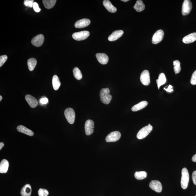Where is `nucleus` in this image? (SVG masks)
<instances>
[{
  "instance_id": "1",
  "label": "nucleus",
  "mask_w": 196,
  "mask_h": 196,
  "mask_svg": "<svg viewBox=\"0 0 196 196\" xmlns=\"http://www.w3.org/2000/svg\"><path fill=\"white\" fill-rule=\"evenodd\" d=\"M110 90L108 88H102L100 92V100L105 104H108L112 99V96L109 94Z\"/></svg>"
},
{
  "instance_id": "2",
  "label": "nucleus",
  "mask_w": 196,
  "mask_h": 196,
  "mask_svg": "<svg viewBox=\"0 0 196 196\" xmlns=\"http://www.w3.org/2000/svg\"><path fill=\"white\" fill-rule=\"evenodd\" d=\"M189 180V175L187 169L183 168L182 170V177L181 179V186L182 189H186L187 187Z\"/></svg>"
},
{
  "instance_id": "3",
  "label": "nucleus",
  "mask_w": 196,
  "mask_h": 196,
  "mask_svg": "<svg viewBox=\"0 0 196 196\" xmlns=\"http://www.w3.org/2000/svg\"><path fill=\"white\" fill-rule=\"evenodd\" d=\"M64 115L69 123L71 124L74 123L75 119V113L72 108H68L66 109L64 111Z\"/></svg>"
},
{
  "instance_id": "4",
  "label": "nucleus",
  "mask_w": 196,
  "mask_h": 196,
  "mask_svg": "<svg viewBox=\"0 0 196 196\" xmlns=\"http://www.w3.org/2000/svg\"><path fill=\"white\" fill-rule=\"evenodd\" d=\"M153 129L152 126H146L144 127L141 129L138 133L137 137L139 140L144 138L148 134H149Z\"/></svg>"
},
{
  "instance_id": "5",
  "label": "nucleus",
  "mask_w": 196,
  "mask_h": 196,
  "mask_svg": "<svg viewBox=\"0 0 196 196\" xmlns=\"http://www.w3.org/2000/svg\"><path fill=\"white\" fill-rule=\"evenodd\" d=\"M89 32L87 31H84L77 33H75L72 35L73 39L76 40L81 41L84 40L89 36Z\"/></svg>"
},
{
  "instance_id": "6",
  "label": "nucleus",
  "mask_w": 196,
  "mask_h": 196,
  "mask_svg": "<svg viewBox=\"0 0 196 196\" xmlns=\"http://www.w3.org/2000/svg\"><path fill=\"white\" fill-rule=\"evenodd\" d=\"M192 9V4L190 0H185L182 4V13L184 16L189 14Z\"/></svg>"
},
{
  "instance_id": "7",
  "label": "nucleus",
  "mask_w": 196,
  "mask_h": 196,
  "mask_svg": "<svg viewBox=\"0 0 196 196\" xmlns=\"http://www.w3.org/2000/svg\"><path fill=\"white\" fill-rule=\"evenodd\" d=\"M121 137V134L119 131H114L109 133L106 138L107 142H115L119 140Z\"/></svg>"
},
{
  "instance_id": "8",
  "label": "nucleus",
  "mask_w": 196,
  "mask_h": 196,
  "mask_svg": "<svg viewBox=\"0 0 196 196\" xmlns=\"http://www.w3.org/2000/svg\"><path fill=\"white\" fill-rule=\"evenodd\" d=\"M164 33L163 30H159L156 31L153 36L152 42L153 44H156L161 42L163 39Z\"/></svg>"
},
{
  "instance_id": "9",
  "label": "nucleus",
  "mask_w": 196,
  "mask_h": 196,
  "mask_svg": "<svg viewBox=\"0 0 196 196\" xmlns=\"http://www.w3.org/2000/svg\"><path fill=\"white\" fill-rule=\"evenodd\" d=\"M94 122L91 119H88L86 121L85 125V130L86 134L87 136L91 135L94 131Z\"/></svg>"
},
{
  "instance_id": "10",
  "label": "nucleus",
  "mask_w": 196,
  "mask_h": 196,
  "mask_svg": "<svg viewBox=\"0 0 196 196\" xmlns=\"http://www.w3.org/2000/svg\"><path fill=\"white\" fill-rule=\"evenodd\" d=\"M140 81L143 85L147 86L150 83V77L149 72L148 70H144L142 72L140 76Z\"/></svg>"
},
{
  "instance_id": "11",
  "label": "nucleus",
  "mask_w": 196,
  "mask_h": 196,
  "mask_svg": "<svg viewBox=\"0 0 196 196\" xmlns=\"http://www.w3.org/2000/svg\"><path fill=\"white\" fill-rule=\"evenodd\" d=\"M150 187L157 192H160L162 190L161 183L157 180H152L149 184Z\"/></svg>"
},
{
  "instance_id": "12",
  "label": "nucleus",
  "mask_w": 196,
  "mask_h": 196,
  "mask_svg": "<svg viewBox=\"0 0 196 196\" xmlns=\"http://www.w3.org/2000/svg\"><path fill=\"white\" fill-rule=\"evenodd\" d=\"M44 40V35L39 34L34 37L31 40L32 44L35 47H39L42 45Z\"/></svg>"
},
{
  "instance_id": "13",
  "label": "nucleus",
  "mask_w": 196,
  "mask_h": 196,
  "mask_svg": "<svg viewBox=\"0 0 196 196\" xmlns=\"http://www.w3.org/2000/svg\"><path fill=\"white\" fill-rule=\"evenodd\" d=\"M91 23V21L88 19H83L76 21L75 27L76 28H83L88 26Z\"/></svg>"
},
{
  "instance_id": "14",
  "label": "nucleus",
  "mask_w": 196,
  "mask_h": 196,
  "mask_svg": "<svg viewBox=\"0 0 196 196\" xmlns=\"http://www.w3.org/2000/svg\"><path fill=\"white\" fill-rule=\"evenodd\" d=\"M25 99L29 105L32 108H35L37 106L38 102L36 98L30 94H27L25 96Z\"/></svg>"
},
{
  "instance_id": "15",
  "label": "nucleus",
  "mask_w": 196,
  "mask_h": 196,
  "mask_svg": "<svg viewBox=\"0 0 196 196\" xmlns=\"http://www.w3.org/2000/svg\"><path fill=\"white\" fill-rule=\"evenodd\" d=\"M124 31L122 30L116 31L113 32L108 38V40L111 42L115 41L118 39L122 36L124 34Z\"/></svg>"
},
{
  "instance_id": "16",
  "label": "nucleus",
  "mask_w": 196,
  "mask_h": 196,
  "mask_svg": "<svg viewBox=\"0 0 196 196\" xmlns=\"http://www.w3.org/2000/svg\"><path fill=\"white\" fill-rule=\"evenodd\" d=\"M96 57L98 62L100 64L105 65L108 63L109 58L105 53H97L96 54Z\"/></svg>"
},
{
  "instance_id": "17",
  "label": "nucleus",
  "mask_w": 196,
  "mask_h": 196,
  "mask_svg": "<svg viewBox=\"0 0 196 196\" xmlns=\"http://www.w3.org/2000/svg\"><path fill=\"white\" fill-rule=\"evenodd\" d=\"M103 4L107 10L111 13H115L117 11V9L113 5L111 1L108 0L103 1Z\"/></svg>"
},
{
  "instance_id": "18",
  "label": "nucleus",
  "mask_w": 196,
  "mask_h": 196,
  "mask_svg": "<svg viewBox=\"0 0 196 196\" xmlns=\"http://www.w3.org/2000/svg\"><path fill=\"white\" fill-rule=\"evenodd\" d=\"M196 40V33H192L185 36L182 40L184 43L189 44Z\"/></svg>"
},
{
  "instance_id": "19",
  "label": "nucleus",
  "mask_w": 196,
  "mask_h": 196,
  "mask_svg": "<svg viewBox=\"0 0 196 196\" xmlns=\"http://www.w3.org/2000/svg\"><path fill=\"white\" fill-rule=\"evenodd\" d=\"M32 192L31 187L29 184H26L23 187L21 191V196H30Z\"/></svg>"
},
{
  "instance_id": "20",
  "label": "nucleus",
  "mask_w": 196,
  "mask_h": 196,
  "mask_svg": "<svg viewBox=\"0 0 196 196\" xmlns=\"http://www.w3.org/2000/svg\"><path fill=\"white\" fill-rule=\"evenodd\" d=\"M9 167L8 161L6 159H4L0 163V173H6L7 172Z\"/></svg>"
},
{
  "instance_id": "21",
  "label": "nucleus",
  "mask_w": 196,
  "mask_h": 196,
  "mask_svg": "<svg viewBox=\"0 0 196 196\" xmlns=\"http://www.w3.org/2000/svg\"><path fill=\"white\" fill-rule=\"evenodd\" d=\"M17 130L19 132L24 133L29 136H33L34 135V133L33 131L23 125L18 126L17 128Z\"/></svg>"
},
{
  "instance_id": "22",
  "label": "nucleus",
  "mask_w": 196,
  "mask_h": 196,
  "mask_svg": "<svg viewBox=\"0 0 196 196\" xmlns=\"http://www.w3.org/2000/svg\"><path fill=\"white\" fill-rule=\"evenodd\" d=\"M148 104L146 101H143L135 105L131 108V110L133 111H136L143 109Z\"/></svg>"
},
{
  "instance_id": "23",
  "label": "nucleus",
  "mask_w": 196,
  "mask_h": 196,
  "mask_svg": "<svg viewBox=\"0 0 196 196\" xmlns=\"http://www.w3.org/2000/svg\"><path fill=\"white\" fill-rule=\"evenodd\" d=\"M145 7V4H144L143 1L141 0H138L133 7L136 11L140 12L144 10Z\"/></svg>"
},
{
  "instance_id": "24",
  "label": "nucleus",
  "mask_w": 196,
  "mask_h": 196,
  "mask_svg": "<svg viewBox=\"0 0 196 196\" xmlns=\"http://www.w3.org/2000/svg\"><path fill=\"white\" fill-rule=\"evenodd\" d=\"M166 79L164 73H161L159 75L158 79L156 80L158 87V89H160V87L162 85H163L166 83Z\"/></svg>"
},
{
  "instance_id": "25",
  "label": "nucleus",
  "mask_w": 196,
  "mask_h": 196,
  "mask_svg": "<svg viewBox=\"0 0 196 196\" xmlns=\"http://www.w3.org/2000/svg\"><path fill=\"white\" fill-rule=\"evenodd\" d=\"M52 84L53 89L55 91L58 90L60 86L61 83L60 81L59 77L56 75H55L53 76V80H52Z\"/></svg>"
},
{
  "instance_id": "26",
  "label": "nucleus",
  "mask_w": 196,
  "mask_h": 196,
  "mask_svg": "<svg viewBox=\"0 0 196 196\" xmlns=\"http://www.w3.org/2000/svg\"><path fill=\"white\" fill-rule=\"evenodd\" d=\"M37 64V60L35 58H31L29 59L27 61V65L29 70L32 71L34 70Z\"/></svg>"
},
{
  "instance_id": "27",
  "label": "nucleus",
  "mask_w": 196,
  "mask_h": 196,
  "mask_svg": "<svg viewBox=\"0 0 196 196\" xmlns=\"http://www.w3.org/2000/svg\"><path fill=\"white\" fill-rule=\"evenodd\" d=\"M44 6L47 9L52 8L56 2V0H43L42 1Z\"/></svg>"
},
{
  "instance_id": "28",
  "label": "nucleus",
  "mask_w": 196,
  "mask_h": 196,
  "mask_svg": "<svg viewBox=\"0 0 196 196\" xmlns=\"http://www.w3.org/2000/svg\"><path fill=\"white\" fill-rule=\"evenodd\" d=\"M147 174L145 171H137L134 174V177L138 180H142L146 178Z\"/></svg>"
},
{
  "instance_id": "29",
  "label": "nucleus",
  "mask_w": 196,
  "mask_h": 196,
  "mask_svg": "<svg viewBox=\"0 0 196 196\" xmlns=\"http://www.w3.org/2000/svg\"><path fill=\"white\" fill-rule=\"evenodd\" d=\"M73 75L75 78L78 80H80L82 79V72L77 67H75L73 70Z\"/></svg>"
},
{
  "instance_id": "30",
  "label": "nucleus",
  "mask_w": 196,
  "mask_h": 196,
  "mask_svg": "<svg viewBox=\"0 0 196 196\" xmlns=\"http://www.w3.org/2000/svg\"><path fill=\"white\" fill-rule=\"evenodd\" d=\"M173 65L174 66V70L175 74H178L180 72L181 70L180 68V61L176 60L173 62Z\"/></svg>"
},
{
  "instance_id": "31",
  "label": "nucleus",
  "mask_w": 196,
  "mask_h": 196,
  "mask_svg": "<svg viewBox=\"0 0 196 196\" xmlns=\"http://www.w3.org/2000/svg\"><path fill=\"white\" fill-rule=\"evenodd\" d=\"M38 194L39 196H48L49 192L46 189H40L38 191Z\"/></svg>"
},
{
  "instance_id": "32",
  "label": "nucleus",
  "mask_w": 196,
  "mask_h": 196,
  "mask_svg": "<svg viewBox=\"0 0 196 196\" xmlns=\"http://www.w3.org/2000/svg\"><path fill=\"white\" fill-rule=\"evenodd\" d=\"M34 1L33 0H25L24 1V5L27 7H28L30 8L33 7V2Z\"/></svg>"
},
{
  "instance_id": "33",
  "label": "nucleus",
  "mask_w": 196,
  "mask_h": 196,
  "mask_svg": "<svg viewBox=\"0 0 196 196\" xmlns=\"http://www.w3.org/2000/svg\"><path fill=\"white\" fill-rule=\"evenodd\" d=\"M7 56L6 55H4L0 57V67H1L4 65L7 61Z\"/></svg>"
},
{
  "instance_id": "34",
  "label": "nucleus",
  "mask_w": 196,
  "mask_h": 196,
  "mask_svg": "<svg viewBox=\"0 0 196 196\" xmlns=\"http://www.w3.org/2000/svg\"><path fill=\"white\" fill-rule=\"evenodd\" d=\"M191 83L193 85L196 84V70L194 72L192 76H191Z\"/></svg>"
},
{
  "instance_id": "35",
  "label": "nucleus",
  "mask_w": 196,
  "mask_h": 196,
  "mask_svg": "<svg viewBox=\"0 0 196 196\" xmlns=\"http://www.w3.org/2000/svg\"><path fill=\"white\" fill-rule=\"evenodd\" d=\"M33 8L35 11L36 13H39L41 9L40 8L37 3L34 2L33 3Z\"/></svg>"
},
{
  "instance_id": "36",
  "label": "nucleus",
  "mask_w": 196,
  "mask_h": 196,
  "mask_svg": "<svg viewBox=\"0 0 196 196\" xmlns=\"http://www.w3.org/2000/svg\"><path fill=\"white\" fill-rule=\"evenodd\" d=\"M39 102L40 103L42 104H46L48 103V99L46 97L42 98L40 99Z\"/></svg>"
},
{
  "instance_id": "37",
  "label": "nucleus",
  "mask_w": 196,
  "mask_h": 196,
  "mask_svg": "<svg viewBox=\"0 0 196 196\" xmlns=\"http://www.w3.org/2000/svg\"><path fill=\"white\" fill-rule=\"evenodd\" d=\"M192 177L193 182L194 184L196 185V171L193 172Z\"/></svg>"
},
{
  "instance_id": "38",
  "label": "nucleus",
  "mask_w": 196,
  "mask_h": 196,
  "mask_svg": "<svg viewBox=\"0 0 196 196\" xmlns=\"http://www.w3.org/2000/svg\"><path fill=\"white\" fill-rule=\"evenodd\" d=\"M164 89L166 90L167 92H171L173 91V87L171 85H168V88H164Z\"/></svg>"
},
{
  "instance_id": "39",
  "label": "nucleus",
  "mask_w": 196,
  "mask_h": 196,
  "mask_svg": "<svg viewBox=\"0 0 196 196\" xmlns=\"http://www.w3.org/2000/svg\"><path fill=\"white\" fill-rule=\"evenodd\" d=\"M192 160L193 162H196V154L193 156L192 158Z\"/></svg>"
},
{
  "instance_id": "40",
  "label": "nucleus",
  "mask_w": 196,
  "mask_h": 196,
  "mask_svg": "<svg viewBox=\"0 0 196 196\" xmlns=\"http://www.w3.org/2000/svg\"><path fill=\"white\" fill-rule=\"evenodd\" d=\"M4 146V144L3 142L0 143V150H1L3 147Z\"/></svg>"
},
{
  "instance_id": "41",
  "label": "nucleus",
  "mask_w": 196,
  "mask_h": 196,
  "mask_svg": "<svg viewBox=\"0 0 196 196\" xmlns=\"http://www.w3.org/2000/svg\"><path fill=\"white\" fill-rule=\"evenodd\" d=\"M121 1H124V2H126V1H129V0H122Z\"/></svg>"
},
{
  "instance_id": "42",
  "label": "nucleus",
  "mask_w": 196,
  "mask_h": 196,
  "mask_svg": "<svg viewBox=\"0 0 196 196\" xmlns=\"http://www.w3.org/2000/svg\"><path fill=\"white\" fill-rule=\"evenodd\" d=\"M2 99V97L1 96H0V101L1 100V99Z\"/></svg>"
},
{
  "instance_id": "43",
  "label": "nucleus",
  "mask_w": 196,
  "mask_h": 196,
  "mask_svg": "<svg viewBox=\"0 0 196 196\" xmlns=\"http://www.w3.org/2000/svg\"><path fill=\"white\" fill-rule=\"evenodd\" d=\"M148 126H151V124H148Z\"/></svg>"
},
{
  "instance_id": "44",
  "label": "nucleus",
  "mask_w": 196,
  "mask_h": 196,
  "mask_svg": "<svg viewBox=\"0 0 196 196\" xmlns=\"http://www.w3.org/2000/svg\"><path fill=\"white\" fill-rule=\"evenodd\" d=\"M195 196H196V195Z\"/></svg>"
}]
</instances>
